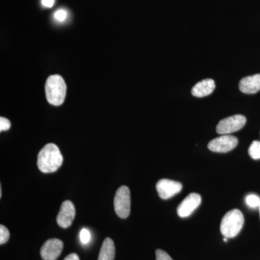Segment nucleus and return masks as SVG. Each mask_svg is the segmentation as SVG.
I'll list each match as a JSON object with an SVG mask.
<instances>
[{
	"mask_svg": "<svg viewBox=\"0 0 260 260\" xmlns=\"http://www.w3.org/2000/svg\"><path fill=\"white\" fill-rule=\"evenodd\" d=\"M63 157L59 148L54 143L46 145L39 152L37 166L45 174L55 172L62 165Z\"/></svg>",
	"mask_w": 260,
	"mask_h": 260,
	"instance_id": "nucleus-1",
	"label": "nucleus"
},
{
	"mask_svg": "<svg viewBox=\"0 0 260 260\" xmlns=\"http://www.w3.org/2000/svg\"><path fill=\"white\" fill-rule=\"evenodd\" d=\"M48 102L51 105L60 106L64 102L67 85L62 77L59 75L49 76L45 85Z\"/></svg>",
	"mask_w": 260,
	"mask_h": 260,
	"instance_id": "nucleus-2",
	"label": "nucleus"
},
{
	"mask_svg": "<svg viewBox=\"0 0 260 260\" xmlns=\"http://www.w3.org/2000/svg\"><path fill=\"white\" fill-rule=\"evenodd\" d=\"M244 215L240 210L234 209L228 212L221 220L220 232L228 239L237 237L244 225Z\"/></svg>",
	"mask_w": 260,
	"mask_h": 260,
	"instance_id": "nucleus-3",
	"label": "nucleus"
},
{
	"mask_svg": "<svg viewBox=\"0 0 260 260\" xmlns=\"http://www.w3.org/2000/svg\"><path fill=\"white\" fill-rule=\"evenodd\" d=\"M114 210L119 218H126L129 215L131 198L129 188L121 186L116 191L114 200Z\"/></svg>",
	"mask_w": 260,
	"mask_h": 260,
	"instance_id": "nucleus-4",
	"label": "nucleus"
},
{
	"mask_svg": "<svg viewBox=\"0 0 260 260\" xmlns=\"http://www.w3.org/2000/svg\"><path fill=\"white\" fill-rule=\"evenodd\" d=\"M246 122L245 116L237 114L222 119L216 126L218 134L229 135L235 133L244 127Z\"/></svg>",
	"mask_w": 260,
	"mask_h": 260,
	"instance_id": "nucleus-5",
	"label": "nucleus"
},
{
	"mask_svg": "<svg viewBox=\"0 0 260 260\" xmlns=\"http://www.w3.org/2000/svg\"><path fill=\"white\" fill-rule=\"evenodd\" d=\"M238 145V139L230 135H223L212 140L208 143V148L215 153H227L235 148Z\"/></svg>",
	"mask_w": 260,
	"mask_h": 260,
	"instance_id": "nucleus-6",
	"label": "nucleus"
},
{
	"mask_svg": "<svg viewBox=\"0 0 260 260\" xmlns=\"http://www.w3.org/2000/svg\"><path fill=\"white\" fill-rule=\"evenodd\" d=\"M181 189L182 184L180 182L170 179H160L156 184L157 191L159 197L162 200L170 199L174 195L180 192Z\"/></svg>",
	"mask_w": 260,
	"mask_h": 260,
	"instance_id": "nucleus-7",
	"label": "nucleus"
},
{
	"mask_svg": "<svg viewBox=\"0 0 260 260\" xmlns=\"http://www.w3.org/2000/svg\"><path fill=\"white\" fill-rule=\"evenodd\" d=\"M63 247L64 244L59 239H49L41 249V256L44 260H56L60 255Z\"/></svg>",
	"mask_w": 260,
	"mask_h": 260,
	"instance_id": "nucleus-8",
	"label": "nucleus"
},
{
	"mask_svg": "<svg viewBox=\"0 0 260 260\" xmlns=\"http://www.w3.org/2000/svg\"><path fill=\"white\" fill-rule=\"evenodd\" d=\"M202 198L197 193H191L181 202L177 208V214L181 218H186L192 214L201 204Z\"/></svg>",
	"mask_w": 260,
	"mask_h": 260,
	"instance_id": "nucleus-9",
	"label": "nucleus"
},
{
	"mask_svg": "<svg viewBox=\"0 0 260 260\" xmlns=\"http://www.w3.org/2000/svg\"><path fill=\"white\" fill-rule=\"evenodd\" d=\"M75 217V205L70 200H67L61 205L60 210L56 217V222L61 228L67 229L72 225Z\"/></svg>",
	"mask_w": 260,
	"mask_h": 260,
	"instance_id": "nucleus-10",
	"label": "nucleus"
},
{
	"mask_svg": "<svg viewBox=\"0 0 260 260\" xmlns=\"http://www.w3.org/2000/svg\"><path fill=\"white\" fill-rule=\"evenodd\" d=\"M239 90L246 94H254L260 90V74L242 78L239 82Z\"/></svg>",
	"mask_w": 260,
	"mask_h": 260,
	"instance_id": "nucleus-11",
	"label": "nucleus"
},
{
	"mask_svg": "<svg viewBox=\"0 0 260 260\" xmlns=\"http://www.w3.org/2000/svg\"><path fill=\"white\" fill-rule=\"evenodd\" d=\"M215 88V83L213 80L205 79L194 85L191 89V94L198 98L208 96L213 93Z\"/></svg>",
	"mask_w": 260,
	"mask_h": 260,
	"instance_id": "nucleus-12",
	"label": "nucleus"
},
{
	"mask_svg": "<svg viewBox=\"0 0 260 260\" xmlns=\"http://www.w3.org/2000/svg\"><path fill=\"white\" fill-rule=\"evenodd\" d=\"M115 256V246L112 239L107 238L103 242L98 260H114Z\"/></svg>",
	"mask_w": 260,
	"mask_h": 260,
	"instance_id": "nucleus-13",
	"label": "nucleus"
},
{
	"mask_svg": "<svg viewBox=\"0 0 260 260\" xmlns=\"http://www.w3.org/2000/svg\"><path fill=\"white\" fill-rule=\"evenodd\" d=\"M249 154L251 158L254 160L260 159V142H252L249 148Z\"/></svg>",
	"mask_w": 260,
	"mask_h": 260,
	"instance_id": "nucleus-14",
	"label": "nucleus"
},
{
	"mask_svg": "<svg viewBox=\"0 0 260 260\" xmlns=\"http://www.w3.org/2000/svg\"><path fill=\"white\" fill-rule=\"evenodd\" d=\"M246 204L251 208H259L260 198L256 194H249L246 198Z\"/></svg>",
	"mask_w": 260,
	"mask_h": 260,
	"instance_id": "nucleus-15",
	"label": "nucleus"
},
{
	"mask_svg": "<svg viewBox=\"0 0 260 260\" xmlns=\"http://www.w3.org/2000/svg\"><path fill=\"white\" fill-rule=\"evenodd\" d=\"M10 239V232L5 225H0V244H4Z\"/></svg>",
	"mask_w": 260,
	"mask_h": 260,
	"instance_id": "nucleus-16",
	"label": "nucleus"
},
{
	"mask_svg": "<svg viewBox=\"0 0 260 260\" xmlns=\"http://www.w3.org/2000/svg\"><path fill=\"white\" fill-rule=\"evenodd\" d=\"M90 233L87 229H83L80 233V239L83 244H88L90 241Z\"/></svg>",
	"mask_w": 260,
	"mask_h": 260,
	"instance_id": "nucleus-17",
	"label": "nucleus"
},
{
	"mask_svg": "<svg viewBox=\"0 0 260 260\" xmlns=\"http://www.w3.org/2000/svg\"><path fill=\"white\" fill-rule=\"evenodd\" d=\"M54 17L58 22H64L67 18H68V13L64 10H58L54 13Z\"/></svg>",
	"mask_w": 260,
	"mask_h": 260,
	"instance_id": "nucleus-18",
	"label": "nucleus"
},
{
	"mask_svg": "<svg viewBox=\"0 0 260 260\" xmlns=\"http://www.w3.org/2000/svg\"><path fill=\"white\" fill-rule=\"evenodd\" d=\"M155 256L156 260H173L169 254L166 251L161 250V249H157L155 251Z\"/></svg>",
	"mask_w": 260,
	"mask_h": 260,
	"instance_id": "nucleus-19",
	"label": "nucleus"
},
{
	"mask_svg": "<svg viewBox=\"0 0 260 260\" xmlns=\"http://www.w3.org/2000/svg\"><path fill=\"white\" fill-rule=\"evenodd\" d=\"M10 126H11L10 121L6 118L1 116L0 118V131H6L10 129Z\"/></svg>",
	"mask_w": 260,
	"mask_h": 260,
	"instance_id": "nucleus-20",
	"label": "nucleus"
},
{
	"mask_svg": "<svg viewBox=\"0 0 260 260\" xmlns=\"http://www.w3.org/2000/svg\"><path fill=\"white\" fill-rule=\"evenodd\" d=\"M54 3H55V0H42L43 6L47 8H52L54 6Z\"/></svg>",
	"mask_w": 260,
	"mask_h": 260,
	"instance_id": "nucleus-21",
	"label": "nucleus"
},
{
	"mask_svg": "<svg viewBox=\"0 0 260 260\" xmlns=\"http://www.w3.org/2000/svg\"><path fill=\"white\" fill-rule=\"evenodd\" d=\"M64 260H80V258L78 254H75V253H72V254L67 256Z\"/></svg>",
	"mask_w": 260,
	"mask_h": 260,
	"instance_id": "nucleus-22",
	"label": "nucleus"
},
{
	"mask_svg": "<svg viewBox=\"0 0 260 260\" xmlns=\"http://www.w3.org/2000/svg\"><path fill=\"white\" fill-rule=\"evenodd\" d=\"M223 241H224V242H226L228 241V238L224 237Z\"/></svg>",
	"mask_w": 260,
	"mask_h": 260,
	"instance_id": "nucleus-23",
	"label": "nucleus"
},
{
	"mask_svg": "<svg viewBox=\"0 0 260 260\" xmlns=\"http://www.w3.org/2000/svg\"><path fill=\"white\" fill-rule=\"evenodd\" d=\"M259 215H260V205H259Z\"/></svg>",
	"mask_w": 260,
	"mask_h": 260,
	"instance_id": "nucleus-24",
	"label": "nucleus"
}]
</instances>
